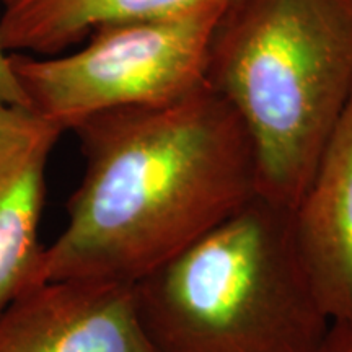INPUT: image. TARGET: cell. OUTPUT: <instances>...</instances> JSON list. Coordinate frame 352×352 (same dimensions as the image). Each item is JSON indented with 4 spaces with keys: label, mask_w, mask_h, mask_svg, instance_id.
<instances>
[{
    "label": "cell",
    "mask_w": 352,
    "mask_h": 352,
    "mask_svg": "<svg viewBox=\"0 0 352 352\" xmlns=\"http://www.w3.org/2000/svg\"><path fill=\"white\" fill-rule=\"evenodd\" d=\"M316 352H352V318L331 320Z\"/></svg>",
    "instance_id": "10"
},
{
    "label": "cell",
    "mask_w": 352,
    "mask_h": 352,
    "mask_svg": "<svg viewBox=\"0 0 352 352\" xmlns=\"http://www.w3.org/2000/svg\"><path fill=\"white\" fill-rule=\"evenodd\" d=\"M64 132L28 107L0 104V314L36 284L46 168Z\"/></svg>",
    "instance_id": "6"
},
{
    "label": "cell",
    "mask_w": 352,
    "mask_h": 352,
    "mask_svg": "<svg viewBox=\"0 0 352 352\" xmlns=\"http://www.w3.org/2000/svg\"><path fill=\"white\" fill-rule=\"evenodd\" d=\"M0 352H155L131 284L47 280L0 314Z\"/></svg>",
    "instance_id": "5"
},
{
    "label": "cell",
    "mask_w": 352,
    "mask_h": 352,
    "mask_svg": "<svg viewBox=\"0 0 352 352\" xmlns=\"http://www.w3.org/2000/svg\"><path fill=\"white\" fill-rule=\"evenodd\" d=\"M292 233L324 314L352 318V96L294 209Z\"/></svg>",
    "instance_id": "7"
},
{
    "label": "cell",
    "mask_w": 352,
    "mask_h": 352,
    "mask_svg": "<svg viewBox=\"0 0 352 352\" xmlns=\"http://www.w3.org/2000/svg\"><path fill=\"white\" fill-rule=\"evenodd\" d=\"M208 0H0V43L7 52L57 56L111 21L147 19Z\"/></svg>",
    "instance_id": "8"
},
{
    "label": "cell",
    "mask_w": 352,
    "mask_h": 352,
    "mask_svg": "<svg viewBox=\"0 0 352 352\" xmlns=\"http://www.w3.org/2000/svg\"><path fill=\"white\" fill-rule=\"evenodd\" d=\"M0 104L28 107L26 96L12 69L10 52L3 50L2 43H0Z\"/></svg>",
    "instance_id": "9"
},
{
    "label": "cell",
    "mask_w": 352,
    "mask_h": 352,
    "mask_svg": "<svg viewBox=\"0 0 352 352\" xmlns=\"http://www.w3.org/2000/svg\"><path fill=\"white\" fill-rule=\"evenodd\" d=\"M208 83L252 139L258 197L294 212L352 96V0H228Z\"/></svg>",
    "instance_id": "2"
},
{
    "label": "cell",
    "mask_w": 352,
    "mask_h": 352,
    "mask_svg": "<svg viewBox=\"0 0 352 352\" xmlns=\"http://www.w3.org/2000/svg\"><path fill=\"white\" fill-rule=\"evenodd\" d=\"M228 0L104 23L78 51L36 59L10 52L28 108L64 131L95 114L160 104L208 83L212 38Z\"/></svg>",
    "instance_id": "4"
},
{
    "label": "cell",
    "mask_w": 352,
    "mask_h": 352,
    "mask_svg": "<svg viewBox=\"0 0 352 352\" xmlns=\"http://www.w3.org/2000/svg\"><path fill=\"white\" fill-rule=\"evenodd\" d=\"M72 132L85 171L36 284L134 285L258 196L252 139L209 83L166 103L98 113Z\"/></svg>",
    "instance_id": "1"
},
{
    "label": "cell",
    "mask_w": 352,
    "mask_h": 352,
    "mask_svg": "<svg viewBox=\"0 0 352 352\" xmlns=\"http://www.w3.org/2000/svg\"><path fill=\"white\" fill-rule=\"evenodd\" d=\"M132 290L155 352H316L331 321L292 212L258 196Z\"/></svg>",
    "instance_id": "3"
}]
</instances>
